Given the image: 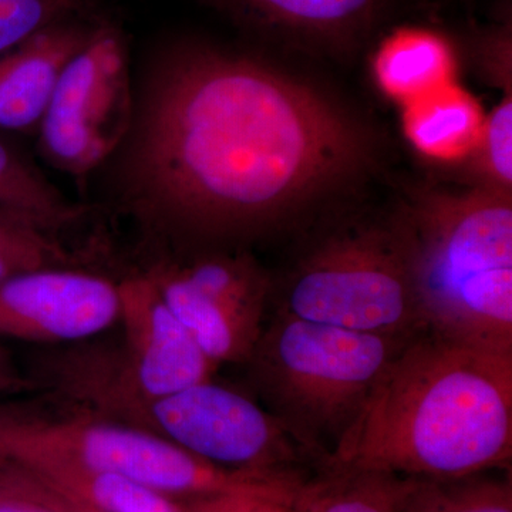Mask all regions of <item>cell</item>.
Returning a JSON list of instances; mask_svg holds the SVG:
<instances>
[{
	"instance_id": "cell-8",
	"label": "cell",
	"mask_w": 512,
	"mask_h": 512,
	"mask_svg": "<svg viewBox=\"0 0 512 512\" xmlns=\"http://www.w3.org/2000/svg\"><path fill=\"white\" fill-rule=\"evenodd\" d=\"M107 420L150 431L227 470L303 478L318 468L268 409L211 379L131 404Z\"/></svg>"
},
{
	"instance_id": "cell-3",
	"label": "cell",
	"mask_w": 512,
	"mask_h": 512,
	"mask_svg": "<svg viewBox=\"0 0 512 512\" xmlns=\"http://www.w3.org/2000/svg\"><path fill=\"white\" fill-rule=\"evenodd\" d=\"M396 224L427 332L512 355L510 195H431Z\"/></svg>"
},
{
	"instance_id": "cell-12",
	"label": "cell",
	"mask_w": 512,
	"mask_h": 512,
	"mask_svg": "<svg viewBox=\"0 0 512 512\" xmlns=\"http://www.w3.org/2000/svg\"><path fill=\"white\" fill-rule=\"evenodd\" d=\"M92 30L62 22L0 56V130L39 126L66 63Z\"/></svg>"
},
{
	"instance_id": "cell-15",
	"label": "cell",
	"mask_w": 512,
	"mask_h": 512,
	"mask_svg": "<svg viewBox=\"0 0 512 512\" xmlns=\"http://www.w3.org/2000/svg\"><path fill=\"white\" fill-rule=\"evenodd\" d=\"M15 466V464H13ZM57 493L89 505L101 512H187V505L177 503L156 490L109 471L93 470L63 461L16 466Z\"/></svg>"
},
{
	"instance_id": "cell-11",
	"label": "cell",
	"mask_w": 512,
	"mask_h": 512,
	"mask_svg": "<svg viewBox=\"0 0 512 512\" xmlns=\"http://www.w3.org/2000/svg\"><path fill=\"white\" fill-rule=\"evenodd\" d=\"M119 316V289L103 276L42 268L0 281V336L76 342Z\"/></svg>"
},
{
	"instance_id": "cell-21",
	"label": "cell",
	"mask_w": 512,
	"mask_h": 512,
	"mask_svg": "<svg viewBox=\"0 0 512 512\" xmlns=\"http://www.w3.org/2000/svg\"><path fill=\"white\" fill-rule=\"evenodd\" d=\"M80 9L82 0H0V56Z\"/></svg>"
},
{
	"instance_id": "cell-18",
	"label": "cell",
	"mask_w": 512,
	"mask_h": 512,
	"mask_svg": "<svg viewBox=\"0 0 512 512\" xmlns=\"http://www.w3.org/2000/svg\"><path fill=\"white\" fill-rule=\"evenodd\" d=\"M397 477L400 512H512L510 477Z\"/></svg>"
},
{
	"instance_id": "cell-23",
	"label": "cell",
	"mask_w": 512,
	"mask_h": 512,
	"mask_svg": "<svg viewBox=\"0 0 512 512\" xmlns=\"http://www.w3.org/2000/svg\"><path fill=\"white\" fill-rule=\"evenodd\" d=\"M0 512H56L22 468L0 461Z\"/></svg>"
},
{
	"instance_id": "cell-27",
	"label": "cell",
	"mask_w": 512,
	"mask_h": 512,
	"mask_svg": "<svg viewBox=\"0 0 512 512\" xmlns=\"http://www.w3.org/2000/svg\"><path fill=\"white\" fill-rule=\"evenodd\" d=\"M0 220H19V221L26 222V224H29L28 221L22 220V218L16 217V215L10 214V212L2 210V208H0ZM30 225H32V224H30ZM32 227H33V225H32Z\"/></svg>"
},
{
	"instance_id": "cell-24",
	"label": "cell",
	"mask_w": 512,
	"mask_h": 512,
	"mask_svg": "<svg viewBox=\"0 0 512 512\" xmlns=\"http://www.w3.org/2000/svg\"><path fill=\"white\" fill-rule=\"evenodd\" d=\"M264 498L249 495H218V497L200 498L188 504V512H262Z\"/></svg>"
},
{
	"instance_id": "cell-25",
	"label": "cell",
	"mask_w": 512,
	"mask_h": 512,
	"mask_svg": "<svg viewBox=\"0 0 512 512\" xmlns=\"http://www.w3.org/2000/svg\"><path fill=\"white\" fill-rule=\"evenodd\" d=\"M32 478L36 481L37 485H39L40 493H42L46 503L49 504L56 512H101L94 510V508L89 507V505L80 503V501L73 500V498L57 493V491L52 490V488L47 487V485L40 483V481L36 480L35 477Z\"/></svg>"
},
{
	"instance_id": "cell-14",
	"label": "cell",
	"mask_w": 512,
	"mask_h": 512,
	"mask_svg": "<svg viewBox=\"0 0 512 512\" xmlns=\"http://www.w3.org/2000/svg\"><path fill=\"white\" fill-rule=\"evenodd\" d=\"M484 117L473 97L450 83L404 106V134L423 156L453 161L481 141Z\"/></svg>"
},
{
	"instance_id": "cell-19",
	"label": "cell",
	"mask_w": 512,
	"mask_h": 512,
	"mask_svg": "<svg viewBox=\"0 0 512 512\" xmlns=\"http://www.w3.org/2000/svg\"><path fill=\"white\" fill-rule=\"evenodd\" d=\"M0 208L42 231L62 227L80 214L79 208L70 204L59 190L2 140Z\"/></svg>"
},
{
	"instance_id": "cell-6",
	"label": "cell",
	"mask_w": 512,
	"mask_h": 512,
	"mask_svg": "<svg viewBox=\"0 0 512 512\" xmlns=\"http://www.w3.org/2000/svg\"><path fill=\"white\" fill-rule=\"evenodd\" d=\"M275 311L355 332H427L402 234L359 225L309 248L286 275Z\"/></svg>"
},
{
	"instance_id": "cell-2",
	"label": "cell",
	"mask_w": 512,
	"mask_h": 512,
	"mask_svg": "<svg viewBox=\"0 0 512 512\" xmlns=\"http://www.w3.org/2000/svg\"><path fill=\"white\" fill-rule=\"evenodd\" d=\"M511 458L512 355L424 332L387 366L325 464L458 478Z\"/></svg>"
},
{
	"instance_id": "cell-16",
	"label": "cell",
	"mask_w": 512,
	"mask_h": 512,
	"mask_svg": "<svg viewBox=\"0 0 512 512\" xmlns=\"http://www.w3.org/2000/svg\"><path fill=\"white\" fill-rule=\"evenodd\" d=\"M292 507L295 512H400L399 477L325 464L306 477Z\"/></svg>"
},
{
	"instance_id": "cell-7",
	"label": "cell",
	"mask_w": 512,
	"mask_h": 512,
	"mask_svg": "<svg viewBox=\"0 0 512 512\" xmlns=\"http://www.w3.org/2000/svg\"><path fill=\"white\" fill-rule=\"evenodd\" d=\"M117 289L123 345L114 353L82 352L53 365L59 390L103 419L210 380L215 370L150 276H130Z\"/></svg>"
},
{
	"instance_id": "cell-22",
	"label": "cell",
	"mask_w": 512,
	"mask_h": 512,
	"mask_svg": "<svg viewBox=\"0 0 512 512\" xmlns=\"http://www.w3.org/2000/svg\"><path fill=\"white\" fill-rule=\"evenodd\" d=\"M485 167L501 187L510 188L512 181V101L498 104L484 121L483 137Z\"/></svg>"
},
{
	"instance_id": "cell-4",
	"label": "cell",
	"mask_w": 512,
	"mask_h": 512,
	"mask_svg": "<svg viewBox=\"0 0 512 512\" xmlns=\"http://www.w3.org/2000/svg\"><path fill=\"white\" fill-rule=\"evenodd\" d=\"M414 338L355 332L275 311L247 365L265 409L320 467L384 370Z\"/></svg>"
},
{
	"instance_id": "cell-10",
	"label": "cell",
	"mask_w": 512,
	"mask_h": 512,
	"mask_svg": "<svg viewBox=\"0 0 512 512\" xmlns=\"http://www.w3.org/2000/svg\"><path fill=\"white\" fill-rule=\"evenodd\" d=\"M204 356L247 365L265 325L271 282L247 255H205L146 272Z\"/></svg>"
},
{
	"instance_id": "cell-29",
	"label": "cell",
	"mask_w": 512,
	"mask_h": 512,
	"mask_svg": "<svg viewBox=\"0 0 512 512\" xmlns=\"http://www.w3.org/2000/svg\"><path fill=\"white\" fill-rule=\"evenodd\" d=\"M187 512H188V507H187Z\"/></svg>"
},
{
	"instance_id": "cell-28",
	"label": "cell",
	"mask_w": 512,
	"mask_h": 512,
	"mask_svg": "<svg viewBox=\"0 0 512 512\" xmlns=\"http://www.w3.org/2000/svg\"><path fill=\"white\" fill-rule=\"evenodd\" d=\"M0 365H9L8 360H6L5 355L2 353V350H0Z\"/></svg>"
},
{
	"instance_id": "cell-13",
	"label": "cell",
	"mask_w": 512,
	"mask_h": 512,
	"mask_svg": "<svg viewBox=\"0 0 512 512\" xmlns=\"http://www.w3.org/2000/svg\"><path fill=\"white\" fill-rule=\"evenodd\" d=\"M373 73L383 93L406 106L453 83L456 53L439 32L400 28L380 43Z\"/></svg>"
},
{
	"instance_id": "cell-9",
	"label": "cell",
	"mask_w": 512,
	"mask_h": 512,
	"mask_svg": "<svg viewBox=\"0 0 512 512\" xmlns=\"http://www.w3.org/2000/svg\"><path fill=\"white\" fill-rule=\"evenodd\" d=\"M131 89L126 46L103 26L63 67L40 121V146L50 163L83 177L127 136Z\"/></svg>"
},
{
	"instance_id": "cell-20",
	"label": "cell",
	"mask_w": 512,
	"mask_h": 512,
	"mask_svg": "<svg viewBox=\"0 0 512 512\" xmlns=\"http://www.w3.org/2000/svg\"><path fill=\"white\" fill-rule=\"evenodd\" d=\"M64 261V249L42 229L19 220H0V281Z\"/></svg>"
},
{
	"instance_id": "cell-1",
	"label": "cell",
	"mask_w": 512,
	"mask_h": 512,
	"mask_svg": "<svg viewBox=\"0 0 512 512\" xmlns=\"http://www.w3.org/2000/svg\"><path fill=\"white\" fill-rule=\"evenodd\" d=\"M362 138L348 117L288 74L211 47L157 70L138 120L128 181L161 227L224 237L271 224L349 173Z\"/></svg>"
},
{
	"instance_id": "cell-26",
	"label": "cell",
	"mask_w": 512,
	"mask_h": 512,
	"mask_svg": "<svg viewBox=\"0 0 512 512\" xmlns=\"http://www.w3.org/2000/svg\"><path fill=\"white\" fill-rule=\"evenodd\" d=\"M262 512H295L292 503H279V501H265Z\"/></svg>"
},
{
	"instance_id": "cell-5",
	"label": "cell",
	"mask_w": 512,
	"mask_h": 512,
	"mask_svg": "<svg viewBox=\"0 0 512 512\" xmlns=\"http://www.w3.org/2000/svg\"><path fill=\"white\" fill-rule=\"evenodd\" d=\"M0 461L15 466L45 461L79 464L191 501L249 495L292 503L302 484L301 478L215 466L150 431L93 414L59 420L0 414Z\"/></svg>"
},
{
	"instance_id": "cell-17",
	"label": "cell",
	"mask_w": 512,
	"mask_h": 512,
	"mask_svg": "<svg viewBox=\"0 0 512 512\" xmlns=\"http://www.w3.org/2000/svg\"><path fill=\"white\" fill-rule=\"evenodd\" d=\"M278 28L313 39L348 42L375 23L384 0H238Z\"/></svg>"
}]
</instances>
